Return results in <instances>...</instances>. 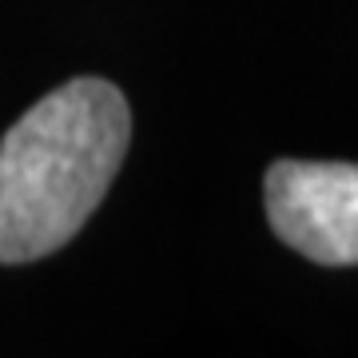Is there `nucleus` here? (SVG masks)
Instances as JSON below:
<instances>
[{
  "mask_svg": "<svg viewBox=\"0 0 358 358\" xmlns=\"http://www.w3.org/2000/svg\"><path fill=\"white\" fill-rule=\"evenodd\" d=\"M124 92L80 76L32 103L0 140V263H36L72 243L128 155Z\"/></svg>",
  "mask_w": 358,
  "mask_h": 358,
  "instance_id": "nucleus-1",
  "label": "nucleus"
},
{
  "mask_svg": "<svg viewBox=\"0 0 358 358\" xmlns=\"http://www.w3.org/2000/svg\"><path fill=\"white\" fill-rule=\"evenodd\" d=\"M271 231L322 267H358V164L275 159L263 179Z\"/></svg>",
  "mask_w": 358,
  "mask_h": 358,
  "instance_id": "nucleus-2",
  "label": "nucleus"
}]
</instances>
